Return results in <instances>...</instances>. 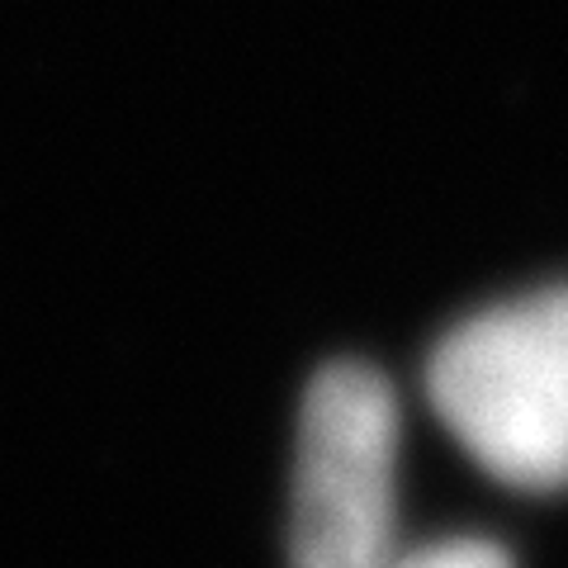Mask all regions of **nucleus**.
Instances as JSON below:
<instances>
[{"mask_svg": "<svg viewBox=\"0 0 568 568\" xmlns=\"http://www.w3.org/2000/svg\"><path fill=\"white\" fill-rule=\"evenodd\" d=\"M440 426L497 484L568 488V284L465 317L426 361Z\"/></svg>", "mask_w": 568, "mask_h": 568, "instance_id": "f257e3e1", "label": "nucleus"}, {"mask_svg": "<svg viewBox=\"0 0 568 568\" xmlns=\"http://www.w3.org/2000/svg\"><path fill=\"white\" fill-rule=\"evenodd\" d=\"M403 407L375 365H323L298 413L290 568H388L398 559Z\"/></svg>", "mask_w": 568, "mask_h": 568, "instance_id": "f03ea898", "label": "nucleus"}, {"mask_svg": "<svg viewBox=\"0 0 568 568\" xmlns=\"http://www.w3.org/2000/svg\"><path fill=\"white\" fill-rule=\"evenodd\" d=\"M388 568H517V564H511L503 545H493L484 536H455V540L407 549Z\"/></svg>", "mask_w": 568, "mask_h": 568, "instance_id": "7ed1b4c3", "label": "nucleus"}]
</instances>
